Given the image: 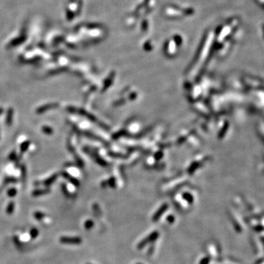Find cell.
<instances>
[{
	"instance_id": "277c9868",
	"label": "cell",
	"mask_w": 264,
	"mask_h": 264,
	"mask_svg": "<svg viewBox=\"0 0 264 264\" xmlns=\"http://www.w3.org/2000/svg\"><path fill=\"white\" fill-rule=\"evenodd\" d=\"M14 209H15V205H14V202H10V203L8 204V207H7L6 209V212L8 214H12V213H13Z\"/></svg>"
},
{
	"instance_id": "7a4b0ae2",
	"label": "cell",
	"mask_w": 264,
	"mask_h": 264,
	"mask_svg": "<svg viewBox=\"0 0 264 264\" xmlns=\"http://www.w3.org/2000/svg\"><path fill=\"white\" fill-rule=\"evenodd\" d=\"M158 237V233L157 232H154L153 233H151V236H149L148 237V238H144V239L142 241V242H140V244L138 245V248L141 249L142 248V247H144V246H145L147 244L149 243V242H151L152 241H153V240H155V238Z\"/></svg>"
},
{
	"instance_id": "9c48e42d",
	"label": "cell",
	"mask_w": 264,
	"mask_h": 264,
	"mask_svg": "<svg viewBox=\"0 0 264 264\" xmlns=\"http://www.w3.org/2000/svg\"><path fill=\"white\" fill-rule=\"evenodd\" d=\"M16 194V190L14 189H10V190L8 191V195L10 197H14Z\"/></svg>"
},
{
	"instance_id": "ba28073f",
	"label": "cell",
	"mask_w": 264,
	"mask_h": 264,
	"mask_svg": "<svg viewBox=\"0 0 264 264\" xmlns=\"http://www.w3.org/2000/svg\"><path fill=\"white\" fill-rule=\"evenodd\" d=\"M48 190H40V191H35L33 192V195L34 196H39V195H42V194H46L47 192H48Z\"/></svg>"
},
{
	"instance_id": "8992f818",
	"label": "cell",
	"mask_w": 264,
	"mask_h": 264,
	"mask_svg": "<svg viewBox=\"0 0 264 264\" xmlns=\"http://www.w3.org/2000/svg\"><path fill=\"white\" fill-rule=\"evenodd\" d=\"M166 208H167V206H166V205L164 206V207H162V209H161L160 211H158V212H157V214H155L154 217H153V220H154V221H156V220L158 219L159 218V216H161V215H162V213L164 212V211H165Z\"/></svg>"
},
{
	"instance_id": "52a82bcc",
	"label": "cell",
	"mask_w": 264,
	"mask_h": 264,
	"mask_svg": "<svg viewBox=\"0 0 264 264\" xmlns=\"http://www.w3.org/2000/svg\"><path fill=\"white\" fill-rule=\"evenodd\" d=\"M94 225L93 222L91 221V220H87V221L85 222V224H84V227H85L86 229H90L92 227H93Z\"/></svg>"
},
{
	"instance_id": "3957f363",
	"label": "cell",
	"mask_w": 264,
	"mask_h": 264,
	"mask_svg": "<svg viewBox=\"0 0 264 264\" xmlns=\"http://www.w3.org/2000/svg\"><path fill=\"white\" fill-rule=\"evenodd\" d=\"M30 237H31L32 239H34V238H36L39 234L38 230L36 228V227H33V228H32L31 230H30Z\"/></svg>"
},
{
	"instance_id": "5b68a950",
	"label": "cell",
	"mask_w": 264,
	"mask_h": 264,
	"mask_svg": "<svg viewBox=\"0 0 264 264\" xmlns=\"http://www.w3.org/2000/svg\"><path fill=\"white\" fill-rule=\"evenodd\" d=\"M45 216H46V215L42 212H40V211H37V212H35V214H34V217H35V219L38 220V221L43 219L45 218Z\"/></svg>"
},
{
	"instance_id": "6da1fadb",
	"label": "cell",
	"mask_w": 264,
	"mask_h": 264,
	"mask_svg": "<svg viewBox=\"0 0 264 264\" xmlns=\"http://www.w3.org/2000/svg\"><path fill=\"white\" fill-rule=\"evenodd\" d=\"M59 241L66 244H79L82 243V239L79 237H61Z\"/></svg>"
}]
</instances>
